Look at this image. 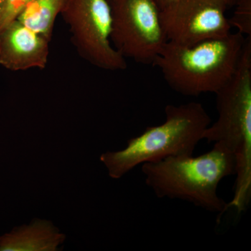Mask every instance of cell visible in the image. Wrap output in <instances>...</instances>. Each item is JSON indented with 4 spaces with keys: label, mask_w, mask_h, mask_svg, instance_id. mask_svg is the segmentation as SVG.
Returning a JSON list of instances; mask_svg holds the SVG:
<instances>
[{
    "label": "cell",
    "mask_w": 251,
    "mask_h": 251,
    "mask_svg": "<svg viewBox=\"0 0 251 251\" xmlns=\"http://www.w3.org/2000/svg\"><path fill=\"white\" fill-rule=\"evenodd\" d=\"M216 95L219 117L203 139L222 144L233 154L236 181L227 207L241 214L251 199V36H247L234 75Z\"/></svg>",
    "instance_id": "cell-1"
},
{
    "label": "cell",
    "mask_w": 251,
    "mask_h": 251,
    "mask_svg": "<svg viewBox=\"0 0 251 251\" xmlns=\"http://www.w3.org/2000/svg\"><path fill=\"white\" fill-rule=\"evenodd\" d=\"M145 184L158 198L181 200L221 216L227 203L218 195L224 178L236 174L235 158L222 144L201 156H172L142 164Z\"/></svg>",
    "instance_id": "cell-2"
},
{
    "label": "cell",
    "mask_w": 251,
    "mask_h": 251,
    "mask_svg": "<svg viewBox=\"0 0 251 251\" xmlns=\"http://www.w3.org/2000/svg\"><path fill=\"white\" fill-rule=\"evenodd\" d=\"M246 39L237 31L192 46L168 41L153 67L159 68L168 86L181 95L216 94L234 75Z\"/></svg>",
    "instance_id": "cell-3"
},
{
    "label": "cell",
    "mask_w": 251,
    "mask_h": 251,
    "mask_svg": "<svg viewBox=\"0 0 251 251\" xmlns=\"http://www.w3.org/2000/svg\"><path fill=\"white\" fill-rule=\"evenodd\" d=\"M165 113L166 121L147 127L141 135L128 140L124 150L100 155V161L110 177L120 179L143 163H154L168 157L193 156L211 125L209 114L198 102L168 105Z\"/></svg>",
    "instance_id": "cell-4"
},
{
    "label": "cell",
    "mask_w": 251,
    "mask_h": 251,
    "mask_svg": "<svg viewBox=\"0 0 251 251\" xmlns=\"http://www.w3.org/2000/svg\"><path fill=\"white\" fill-rule=\"evenodd\" d=\"M110 41L125 59L153 66L168 42L156 0H108Z\"/></svg>",
    "instance_id": "cell-5"
},
{
    "label": "cell",
    "mask_w": 251,
    "mask_h": 251,
    "mask_svg": "<svg viewBox=\"0 0 251 251\" xmlns=\"http://www.w3.org/2000/svg\"><path fill=\"white\" fill-rule=\"evenodd\" d=\"M60 15L81 58L103 70L127 69L126 59L110 41L112 19L108 0H66Z\"/></svg>",
    "instance_id": "cell-6"
},
{
    "label": "cell",
    "mask_w": 251,
    "mask_h": 251,
    "mask_svg": "<svg viewBox=\"0 0 251 251\" xmlns=\"http://www.w3.org/2000/svg\"><path fill=\"white\" fill-rule=\"evenodd\" d=\"M227 8L225 0H176L160 13L168 41L192 46L228 35L232 27Z\"/></svg>",
    "instance_id": "cell-7"
},
{
    "label": "cell",
    "mask_w": 251,
    "mask_h": 251,
    "mask_svg": "<svg viewBox=\"0 0 251 251\" xmlns=\"http://www.w3.org/2000/svg\"><path fill=\"white\" fill-rule=\"evenodd\" d=\"M49 43L16 19L0 31V65L13 72L45 69Z\"/></svg>",
    "instance_id": "cell-8"
},
{
    "label": "cell",
    "mask_w": 251,
    "mask_h": 251,
    "mask_svg": "<svg viewBox=\"0 0 251 251\" xmlns=\"http://www.w3.org/2000/svg\"><path fill=\"white\" fill-rule=\"evenodd\" d=\"M66 236L51 221L36 219L0 237V251H57Z\"/></svg>",
    "instance_id": "cell-9"
},
{
    "label": "cell",
    "mask_w": 251,
    "mask_h": 251,
    "mask_svg": "<svg viewBox=\"0 0 251 251\" xmlns=\"http://www.w3.org/2000/svg\"><path fill=\"white\" fill-rule=\"evenodd\" d=\"M66 0H32L16 19L50 42L54 22Z\"/></svg>",
    "instance_id": "cell-10"
},
{
    "label": "cell",
    "mask_w": 251,
    "mask_h": 251,
    "mask_svg": "<svg viewBox=\"0 0 251 251\" xmlns=\"http://www.w3.org/2000/svg\"><path fill=\"white\" fill-rule=\"evenodd\" d=\"M234 5L236 9L228 19L229 25L244 36H251V0H236Z\"/></svg>",
    "instance_id": "cell-11"
},
{
    "label": "cell",
    "mask_w": 251,
    "mask_h": 251,
    "mask_svg": "<svg viewBox=\"0 0 251 251\" xmlns=\"http://www.w3.org/2000/svg\"><path fill=\"white\" fill-rule=\"evenodd\" d=\"M32 0H7L0 12V31L17 18L18 15Z\"/></svg>",
    "instance_id": "cell-12"
},
{
    "label": "cell",
    "mask_w": 251,
    "mask_h": 251,
    "mask_svg": "<svg viewBox=\"0 0 251 251\" xmlns=\"http://www.w3.org/2000/svg\"><path fill=\"white\" fill-rule=\"evenodd\" d=\"M156 1L158 6H159L160 9H162L174 2L176 0H156Z\"/></svg>",
    "instance_id": "cell-13"
},
{
    "label": "cell",
    "mask_w": 251,
    "mask_h": 251,
    "mask_svg": "<svg viewBox=\"0 0 251 251\" xmlns=\"http://www.w3.org/2000/svg\"><path fill=\"white\" fill-rule=\"evenodd\" d=\"M226 2L227 3V6L228 7H231V6H233L234 4H235L236 0H225Z\"/></svg>",
    "instance_id": "cell-14"
},
{
    "label": "cell",
    "mask_w": 251,
    "mask_h": 251,
    "mask_svg": "<svg viewBox=\"0 0 251 251\" xmlns=\"http://www.w3.org/2000/svg\"><path fill=\"white\" fill-rule=\"evenodd\" d=\"M6 1L7 0H0V12H1V10L4 8L5 4H6Z\"/></svg>",
    "instance_id": "cell-15"
}]
</instances>
